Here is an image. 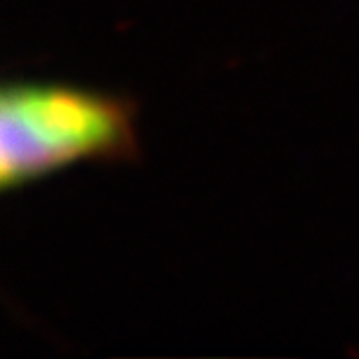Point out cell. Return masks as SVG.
I'll list each match as a JSON object with an SVG mask.
<instances>
[{"instance_id": "obj_1", "label": "cell", "mask_w": 359, "mask_h": 359, "mask_svg": "<svg viewBox=\"0 0 359 359\" xmlns=\"http://www.w3.org/2000/svg\"><path fill=\"white\" fill-rule=\"evenodd\" d=\"M135 154L133 107L66 84H7L0 93V184L5 191L77 161Z\"/></svg>"}]
</instances>
